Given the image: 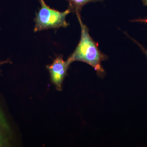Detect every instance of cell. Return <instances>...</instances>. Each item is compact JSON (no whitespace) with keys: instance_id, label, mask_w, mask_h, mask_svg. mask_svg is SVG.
Segmentation results:
<instances>
[{"instance_id":"1","label":"cell","mask_w":147,"mask_h":147,"mask_svg":"<svg viewBox=\"0 0 147 147\" xmlns=\"http://www.w3.org/2000/svg\"><path fill=\"white\" fill-rule=\"evenodd\" d=\"M80 14H76L81 26V39L74 52L67 61L70 64L75 61L86 63L94 68L98 76H102L105 71L101 62L107 57L100 52L97 43L90 36L88 29L83 24Z\"/></svg>"},{"instance_id":"2","label":"cell","mask_w":147,"mask_h":147,"mask_svg":"<svg viewBox=\"0 0 147 147\" xmlns=\"http://www.w3.org/2000/svg\"><path fill=\"white\" fill-rule=\"evenodd\" d=\"M41 7L36 13L34 32H37L50 29L66 28L69 24L66 21L67 16L71 12L67 9L63 12L51 8L44 0H40Z\"/></svg>"},{"instance_id":"3","label":"cell","mask_w":147,"mask_h":147,"mask_svg":"<svg viewBox=\"0 0 147 147\" xmlns=\"http://www.w3.org/2000/svg\"><path fill=\"white\" fill-rule=\"evenodd\" d=\"M70 64L67 61L64 60L62 57L59 56L54 60L52 64L47 66L51 81L58 90L62 89L63 82Z\"/></svg>"},{"instance_id":"4","label":"cell","mask_w":147,"mask_h":147,"mask_svg":"<svg viewBox=\"0 0 147 147\" xmlns=\"http://www.w3.org/2000/svg\"><path fill=\"white\" fill-rule=\"evenodd\" d=\"M11 132L10 126L0 106V147L9 146Z\"/></svg>"},{"instance_id":"5","label":"cell","mask_w":147,"mask_h":147,"mask_svg":"<svg viewBox=\"0 0 147 147\" xmlns=\"http://www.w3.org/2000/svg\"><path fill=\"white\" fill-rule=\"evenodd\" d=\"M68 2V9L71 12L80 13L82 8L88 3L101 1L103 0H67Z\"/></svg>"},{"instance_id":"6","label":"cell","mask_w":147,"mask_h":147,"mask_svg":"<svg viewBox=\"0 0 147 147\" xmlns=\"http://www.w3.org/2000/svg\"><path fill=\"white\" fill-rule=\"evenodd\" d=\"M131 38V39H132V40H133V41H134V42L139 46V47L141 48V50H142V51H143V53H144L145 55H146V56L147 57V50H146V48L143 46V45L140 44V43H139V42L136 41L135 40L133 39V38Z\"/></svg>"},{"instance_id":"7","label":"cell","mask_w":147,"mask_h":147,"mask_svg":"<svg viewBox=\"0 0 147 147\" xmlns=\"http://www.w3.org/2000/svg\"><path fill=\"white\" fill-rule=\"evenodd\" d=\"M131 22H140V23H147V18L134 19V20H131Z\"/></svg>"},{"instance_id":"8","label":"cell","mask_w":147,"mask_h":147,"mask_svg":"<svg viewBox=\"0 0 147 147\" xmlns=\"http://www.w3.org/2000/svg\"><path fill=\"white\" fill-rule=\"evenodd\" d=\"M9 61V60H7L4 61L0 62V65H1L5 63H8Z\"/></svg>"},{"instance_id":"9","label":"cell","mask_w":147,"mask_h":147,"mask_svg":"<svg viewBox=\"0 0 147 147\" xmlns=\"http://www.w3.org/2000/svg\"><path fill=\"white\" fill-rule=\"evenodd\" d=\"M142 2L144 5L147 7V0H142Z\"/></svg>"}]
</instances>
